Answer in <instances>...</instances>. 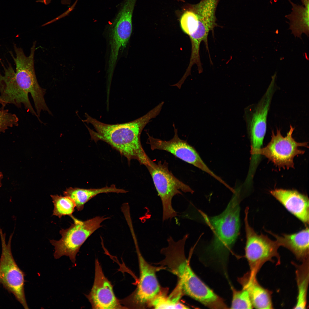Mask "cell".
I'll list each match as a JSON object with an SVG mask.
<instances>
[{
    "label": "cell",
    "instance_id": "cell-1",
    "mask_svg": "<svg viewBox=\"0 0 309 309\" xmlns=\"http://www.w3.org/2000/svg\"><path fill=\"white\" fill-rule=\"evenodd\" d=\"M36 43L34 41L28 56L22 48L14 44L15 55L10 53L15 65V71L9 63L4 67L3 74L0 73V98L7 104H13L18 108L23 105L27 111L38 118L42 110L52 114L44 99L46 90L40 86L35 74Z\"/></svg>",
    "mask_w": 309,
    "mask_h": 309
},
{
    "label": "cell",
    "instance_id": "cell-2",
    "mask_svg": "<svg viewBox=\"0 0 309 309\" xmlns=\"http://www.w3.org/2000/svg\"><path fill=\"white\" fill-rule=\"evenodd\" d=\"M164 104H159L146 114L133 121L114 124L102 123L85 113L84 122L91 124L94 130L86 125L91 139L95 142L104 141L127 158L128 163L135 159L140 165L145 166L150 159L144 150L140 135L144 127L151 120L160 113Z\"/></svg>",
    "mask_w": 309,
    "mask_h": 309
},
{
    "label": "cell",
    "instance_id": "cell-3",
    "mask_svg": "<svg viewBox=\"0 0 309 309\" xmlns=\"http://www.w3.org/2000/svg\"><path fill=\"white\" fill-rule=\"evenodd\" d=\"M241 188L234 189L225 210L219 215L210 217L200 211L203 220L213 233L209 248L220 253L228 251L235 242L240 227L239 203Z\"/></svg>",
    "mask_w": 309,
    "mask_h": 309
},
{
    "label": "cell",
    "instance_id": "cell-4",
    "mask_svg": "<svg viewBox=\"0 0 309 309\" xmlns=\"http://www.w3.org/2000/svg\"><path fill=\"white\" fill-rule=\"evenodd\" d=\"M148 170L161 201L163 221L171 220L177 215L173 209L172 200L175 195L182 194V192L193 194L194 191L188 185L177 178L169 171L168 163L161 161L156 163L150 158L145 166Z\"/></svg>",
    "mask_w": 309,
    "mask_h": 309
},
{
    "label": "cell",
    "instance_id": "cell-5",
    "mask_svg": "<svg viewBox=\"0 0 309 309\" xmlns=\"http://www.w3.org/2000/svg\"><path fill=\"white\" fill-rule=\"evenodd\" d=\"M70 217L74 223L68 228L60 231L62 237L59 240H50L55 247L54 256L56 259L61 256H68L75 264L76 256L82 245L96 230L101 227V224L108 218L97 216L85 221L79 220L72 215Z\"/></svg>",
    "mask_w": 309,
    "mask_h": 309
},
{
    "label": "cell",
    "instance_id": "cell-6",
    "mask_svg": "<svg viewBox=\"0 0 309 309\" xmlns=\"http://www.w3.org/2000/svg\"><path fill=\"white\" fill-rule=\"evenodd\" d=\"M139 263V281L135 290L130 295L121 300L120 304L126 308H144L150 304L161 292L156 272L159 270L149 264L140 251L138 243H135Z\"/></svg>",
    "mask_w": 309,
    "mask_h": 309
},
{
    "label": "cell",
    "instance_id": "cell-7",
    "mask_svg": "<svg viewBox=\"0 0 309 309\" xmlns=\"http://www.w3.org/2000/svg\"><path fill=\"white\" fill-rule=\"evenodd\" d=\"M249 208L245 210L244 222L246 232V243L245 255L249 264L250 273L256 275L266 262L271 261L274 258L279 261L277 242L269 238L262 233L257 234L249 225L248 219Z\"/></svg>",
    "mask_w": 309,
    "mask_h": 309
},
{
    "label": "cell",
    "instance_id": "cell-8",
    "mask_svg": "<svg viewBox=\"0 0 309 309\" xmlns=\"http://www.w3.org/2000/svg\"><path fill=\"white\" fill-rule=\"evenodd\" d=\"M294 128L290 125L286 136H283L280 130L277 129L276 134L272 131L271 139L268 144L259 150V154L265 156L279 168L294 167V157L304 153L300 147H308L307 142H299L292 137Z\"/></svg>",
    "mask_w": 309,
    "mask_h": 309
},
{
    "label": "cell",
    "instance_id": "cell-9",
    "mask_svg": "<svg viewBox=\"0 0 309 309\" xmlns=\"http://www.w3.org/2000/svg\"><path fill=\"white\" fill-rule=\"evenodd\" d=\"M11 233L7 244L5 234L0 227L2 253L0 258V284L9 292L12 293L25 309H29L25 296L24 286L25 274L19 268L12 255L11 242Z\"/></svg>",
    "mask_w": 309,
    "mask_h": 309
},
{
    "label": "cell",
    "instance_id": "cell-10",
    "mask_svg": "<svg viewBox=\"0 0 309 309\" xmlns=\"http://www.w3.org/2000/svg\"><path fill=\"white\" fill-rule=\"evenodd\" d=\"M276 73L272 76V80L265 93L256 104L249 124L251 154L250 164L257 165L259 160L260 150L262 148L267 128V119L275 86Z\"/></svg>",
    "mask_w": 309,
    "mask_h": 309
},
{
    "label": "cell",
    "instance_id": "cell-11",
    "mask_svg": "<svg viewBox=\"0 0 309 309\" xmlns=\"http://www.w3.org/2000/svg\"><path fill=\"white\" fill-rule=\"evenodd\" d=\"M174 135L173 138L165 141L155 138L147 133V143L152 150H159L168 152L177 157L191 164L207 173L221 183L223 180L212 171L203 161L195 149L185 141L180 139L178 134L177 129L173 124Z\"/></svg>",
    "mask_w": 309,
    "mask_h": 309
},
{
    "label": "cell",
    "instance_id": "cell-12",
    "mask_svg": "<svg viewBox=\"0 0 309 309\" xmlns=\"http://www.w3.org/2000/svg\"><path fill=\"white\" fill-rule=\"evenodd\" d=\"M137 0H124L109 30L110 49L115 53L126 47L132 31V18Z\"/></svg>",
    "mask_w": 309,
    "mask_h": 309
},
{
    "label": "cell",
    "instance_id": "cell-13",
    "mask_svg": "<svg viewBox=\"0 0 309 309\" xmlns=\"http://www.w3.org/2000/svg\"><path fill=\"white\" fill-rule=\"evenodd\" d=\"M94 309H125L116 297L113 286L105 276L97 259L95 261L94 284L89 294L86 295Z\"/></svg>",
    "mask_w": 309,
    "mask_h": 309
},
{
    "label": "cell",
    "instance_id": "cell-14",
    "mask_svg": "<svg viewBox=\"0 0 309 309\" xmlns=\"http://www.w3.org/2000/svg\"><path fill=\"white\" fill-rule=\"evenodd\" d=\"M270 193L290 213L307 225L309 224L308 197L297 190L276 189Z\"/></svg>",
    "mask_w": 309,
    "mask_h": 309
},
{
    "label": "cell",
    "instance_id": "cell-15",
    "mask_svg": "<svg viewBox=\"0 0 309 309\" xmlns=\"http://www.w3.org/2000/svg\"><path fill=\"white\" fill-rule=\"evenodd\" d=\"M268 232L276 238L280 246H283L290 250L299 260L303 261L307 260L309 254L308 227L296 233L283 234L281 236L271 231Z\"/></svg>",
    "mask_w": 309,
    "mask_h": 309
},
{
    "label": "cell",
    "instance_id": "cell-16",
    "mask_svg": "<svg viewBox=\"0 0 309 309\" xmlns=\"http://www.w3.org/2000/svg\"><path fill=\"white\" fill-rule=\"evenodd\" d=\"M219 0H201L196 4L189 5L185 10L193 11L198 21L197 28L209 33L216 26L215 12Z\"/></svg>",
    "mask_w": 309,
    "mask_h": 309
},
{
    "label": "cell",
    "instance_id": "cell-17",
    "mask_svg": "<svg viewBox=\"0 0 309 309\" xmlns=\"http://www.w3.org/2000/svg\"><path fill=\"white\" fill-rule=\"evenodd\" d=\"M302 5H297L288 0L292 6V11L285 17L290 21L289 29L295 37L302 39V35L308 37L309 32V0H300Z\"/></svg>",
    "mask_w": 309,
    "mask_h": 309
},
{
    "label": "cell",
    "instance_id": "cell-18",
    "mask_svg": "<svg viewBox=\"0 0 309 309\" xmlns=\"http://www.w3.org/2000/svg\"><path fill=\"white\" fill-rule=\"evenodd\" d=\"M123 189L117 188L112 184L110 187L106 186L100 188L85 189L72 187L67 188L64 192L65 196L70 197L74 201L76 207L78 211L82 210L86 203L96 195L102 193H122Z\"/></svg>",
    "mask_w": 309,
    "mask_h": 309
},
{
    "label": "cell",
    "instance_id": "cell-19",
    "mask_svg": "<svg viewBox=\"0 0 309 309\" xmlns=\"http://www.w3.org/2000/svg\"><path fill=\"white\" fill-rule=\"evenodd\" d=\"M256 276L250 273L246 279L243 288L248 292L253 307L256 309H272L270 292L258 284Z\"/></svg>",
    "mask_w": 309,
    "mask_h": 309
},
{
    "label": "cell",
    "instance_id": "cell-20",
    "mask_svg": "<svg viewBox=\"0 0 309 309\" xmlns=\"http://www.w3.org/2000/svg\"><path fill=\"white\" fill-rule=\"evenodd\" d=\"M183 295L177 286L169 296L161 292L151 302L149 306L156 309H187L189 308L179 300Z\"/></svg>",
    "mask_w": 309,
    "mask_h": 309
},
{
    "label": "cell",
    "instance_id": "cell-21",
    "mask_svg": "<svg viewBox=\"0 0 309 309\" xmlns=\"http://www.w3.org/2000/svg\"><path fill=\"white\" fill-rule=\"evenodd\" d=\"M307 260L304 261L303 264L298 269L297 280L298 294L295 309L306 308L307 304V294L308 283V267L307 268Z\"/></svg>",
    "mask_w": 309,
    "mask_h": 309
},
{
    "label": "cell",
    "instance_id": "cell-22",
    "mask_svg": "<svg viewBox=\"0 0 309 309\" xmlns=\"http://www.w3.org/2000/svg\"><path fill=\"white\" fill-rule=\"evenodd\" d=\"M54 207L53 215L60 218L62 216L68 215L70 217L75 211L76 204L73 200L69 197L58 195H51Z\"/></svg>",
    "mask_w": 309,
    "mask_h": 309
},
{
    "label": "cell",
    "instance_id": "cell-23",
    "mask_svg": "<svg viewBox=\"0 0 309 309\" xmlns=\"http://www.w3.org/2000/svg\"><path fill=\"white\" fill-rule=\"evenodd\" d=\"M253 306L247 290L243 288L241 290L234 291L231 308L251 309Z\"/></svg>",
    "mask_w": 309,
    "mask_h": 309
},
{
    "label": "cell",
    "instance_id": "cell-24",
    "mask_svg": "<svg viewBox=\"0 0 309 309\" xmlns=\"http://www.w3.org/2000/svg\"><path fill=\"white\" fill-rule=\"evenodd\" d=\"M181 28L184 32L189 35L197 29L198 21L196 16L193 11L185 10L180 20Z\"/></svg>",
    "mask_w": 309,
    "mask_h": 309
},
{
    "label": "cell",
    "instance_id": "cell-25",
    "mask_svg": "<svg viewBox=\"0 0 309 309\" xmlns=\"http://www.w3.org/2000/svg\"><path fill=\"white\" fill-rule=\"evenodd\" d=\"M19 119L15 114L9 112L8 109L0 108V132H5L9 128L18 125Z\"/></svg>",
    "mask_w": 309,
    "mask_h": 309
},
{
    "label": "cell",
    "instance_id": "cell-26",
    "mask_svg": "<svg viewBox=\"0 0 309 309\" xmlns=\"http://www.w3.org/2000/svg\"><path fill=\"white\" fill-rule=\"evenodd\" d=\"M52 0H37V2H40L44 3L45 5L49 4ZM61 3L64 5H70L71 3L70 0H61Z\"/></svg>",
    "mask_w": 309,
    "mask_h": 309
},
{
    "label": "cell",
    "instance_id": "cell-27",
    "mask_svg": "<svg viewBox=\"0 0 309 309\" xmlns=\"http://www.w3.org/2000/svg\"><path fill=\"white\" fill-rule=\"evenodd\" d=\"M0 104L2 106H5V103L0 98Z\"/></svg>",
    "mask_w": 309,
    "mask_h": 309
},
{
    "label": "cell",
    "instance_id": "cell-28",
    "mask_svg": "<svg viewBox=\"0 0 309 309\" xmlns=\"http://www.w3.org/2000/svg\"><path fill=\"white\" fill-rule=\"evenodd\" d=\"M3 178V175L0 172V187L1 186V180Z\"/></svg>",
    "mask_w": 309,
    "mask_h": 309
},
{
    "label": "cell",
    "instance_id": "cell-29",
    "mask_svg": "<svg viewBox=\"0 0 309 309\" xmlns=\"http://www.w3.org/2000/svg\"><path fill=\"white\" fill-rule=\"evenodd\" d=\"M176 0L177 1H182V2L184 1L183 0Z\"/></svg>",
    "mask_w": 309,
    "mask_h": 309
}]
</instances>
